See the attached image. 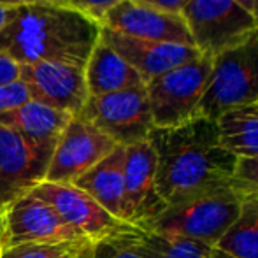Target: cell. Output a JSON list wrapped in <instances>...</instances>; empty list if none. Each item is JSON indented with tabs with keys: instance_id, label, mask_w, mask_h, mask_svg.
Segmentation results:
<instances>
[{
	"instance_id": "cell-1",
	"label": "cell",
	"mask_w": 258,
	"mask_h": 258,
	"mask_svg": "<svg viewBox=\"0 0 258 258\" xmlns=\"http://www.w3.org/2000/svg\"><path fill=\"white\" fill-rule=\"evenodd\" d=\"M156 153V190L167 206L232 181L237 156L220 143L214 119L195 116L148 137Z\"/></svg>"
},
{
	"instance_id": "cell-2",
	"label": "cell",
	"mask_w": 258,
	"mask_h": 258,
	"mask_svg": "<svg viewBox=\"0 0 258 258\" xmlns=\"http://www.w3.org/2000/svg\"><path fill=\"white\" fill-rule=\"evenodd\" d=\"M100 23L79 9L61 4L11 7L0 30V53L20 65L65 61L85 67L100 39Z\"/></svg>"
},
{
	"instance_id": "cell-3",
	"label": "cell",
	"mask_w": 258,
	"mask_h": 258,
	"mask_svg": "<svg viewBox=\"0 0 258 258\" xmlns=\"http://www.w3.org/2000/svg\"><path fill=\"white\" fill-rule=\"evenodd\" d=\"M242 201L244 199L237 194L230 181L184 199L177 204L167 206L144 228V232L194 239L214 248L230 225L237 220Z\"/></svg>"
},
{
	"instance_id": "cell-4",
	"label": "cell",
	"mask_w": 258,
	"mask_h": 258,
	"mask_svg": "<svg viewBox=\"0 0 258 258\" xmlns=\"http://www.w3.org/2000/svg\"><path fill=\"white\" fill-rule=\"evenodd\" d=\"M258 104V34L213 56L197 116L216 121L232 109Z\"/></svg>"
},
{
	"instance_id": "cell-5",
	"label": "cell",
	"mask_w": 258,
	"mask_h": 258,
	"mask_svg": "<svg viewBox=\"0 0 258 258\" xmlns=\"http://www.w3.org/2000/svg\"><path fill=\"white\" fill-rule=\"evenodd\" d=\"M213 56L201 53L197 58L146 83L148 102L155 128H169L197 116L209 81Z\"/></svg>"
},
{
	"instance_id": "cell-6",
	"label": "cell",
	"mask_w": 258,
	"mask_h": 258,
	"mask_svg": "<svg viewBox=\"0 0 258 258\" xmlns=\"http://www.w3.org/2000/svg\"><path fill=\"white\" fill-rule=\"evenodd\" d=\"M194 46L216 56L258 32L255 14L235 0H190L181 11Z\"/></svg>"
},
{
	"instance_id": "cell-7",
	"label": "cell",
	"mask_w": 258,
	"mask_h": 258,
	"mask_svg": "<svg viewBox=\"0 0 258 258\" xmlns=\"http://www.w3.org/2000/svg\"><path fill=\"white\" fill-rule=\"evenodd\" d=\"M78 116L123 148L148 141L155 128L146 85L100 97H88Z\"/></svg>"
},
{
	"instance_id": "cell-8",
	"label": "cell",
	"mask_w": 258,
	"mask_h": 258,
	"mask_svg": "<svg viewBox=\"0 0 258 258\" xmlns=\"http://www.w3.org/2000/svg\"><path fill=\"white\" fill-rule=\"evenodd\" d=\"M32 194L51 204L78 234H81L93 244L109 241V239L128 237L141 232V228L111 214L74 184H58L44 181Z\"/></svg>"
},
{
	"instance_id": "cell-9",
	"label": "cell",
	"mask_w": 258,
	"mask_h": 258,
	"mask_svg": "<svg viewBox=\"0 0 258 258\" xmlns=\"http://www.w3.org/2000/svg\"><path fill=\"white\" fill-rule=\"evenodd\" d=\"M65 241H85V237L78 234L51 204L35 197L32 191L2 209L0 249L32 242Z\"/></svg>"
},
{
	"instance_id": "cell-10",
	"label": "cell",
	"mask_w": 258,
	"mask_h": 258,
	"mask_svg": "<svg viewBox=\"0 0 258 258\" xmlns=\"http://www.w3.org/2000/svg\"><path fill=\"white\" fill-rule=\"evenodd\" d=\"M116 146L118 144L114 141L109 139L92 123L81 116H72L51 155L46 181L72 184L111 151H114Z\"/></svg>"
},
{
	"instance_id": "cell-11",
	"label": "cell",
	"mask_w": 258,
	"mask_h": 258,
	"mask_svg": "<svg viewBox=\"0 0 258 258\" xmlns=\"http://www.w3.org/2000/svg\"><path fill=\"white\" fill-rule=\"evenodd\" d=\"M51 155L0 125V209L44 183Z\"/></svg>"
},
{
	"instance_id": "cell-12",
	"label": "cell",
	"mask_w": 258,
	"mask_h": 258,
	"mask_svg": "<svg viewBox=\"0 0 258 258\" xmlns=\"http://www.w3.org/2000/svg\"><path fill=\"white\" fill-rule=\"evenodd\" d=\"M123 220L144 228L167 207L156 190V153L150 141L125 148Z\"/></svg>"
},
{
	"instance_id": "cell-13",
	"label": "cell",
	"mask_w": 258,
	"mask_h": 258,
	"mask_svg": "<svg viewBox=\"0 0 258 258\" xmlns=\"http://www.w3.org/2000/svg\"><path fill=\"white\" fill-rule=\"evenodd\" d=\"M20 79L27 85L30 99L78 116L90 93L85 67L65 61H37L21 65Z\"/></svg>"
},
{
	"instance_id": "cell-14",
	"label": "cell",
	"mask_w": 258,
	"mask_h": 258,
	"mask_svg": "<svg viewBox=\"0 0 258 258\" xmlns=\"http://www.w3.org/2000/svg\"><path fill=\"white\" fill-rule=\"evenodd\" d=\"M100 27L144 41L194 46L191 35L181 14L163 13L134 0H121L116 4L104 16Z\"/></svg>"
},
{
	"instance_id": "cell-15",
	"label": "cell",
	"mask_w": 258,
	"mask_h": 258,
	"mask_svg": "<svg viewBox=\"0 0 258 258\" xmlns=\"http://www.w3.org/2000/svg\"><path fill=\"white\" fill-rule=\"evenodd\" d=\"M100 39L107 42L126 63L132 65L144 79V83L179 67L181 63H186L201 54V51L194 46L144 41V39L121 35L104 27L100 30Z\"/></svg>"
},
{
	"instance_id": "cell-16",
	"label": "cell",
	"mask_w": 258,
	"mask_h": 258,
	"mask_svg": "<svg viewBox=\"0 0 258 258\" xmlns=\"http://www.w3.org/2000/svg\"><path fill=\"white\" fill-rule=\"evenodd\" d=\"M71 119L72 114L69 112L30 100L16 111L0 116V125L13 128L35 148L53 153Z\"/></svg>"
},
{
	"instance_id": "cell-17",
	"label": "cell",
	"mask_w": 258,
	"mask_h": 258,
	"mask_svg": "<svg viewBox=\"0 0 258 258\" xmlns=\"http://www.w3.org/2000/svg\"><path fill=\"white\" fill-rule=\"evenodd\" d=\"M85 78L90 97H100L146 85L139 72L102 39H99L86 61Z\"/></svg>"
},
{
	"instance_id": "cell-18",
	"label": "cell",
	"mask_w": 258,
	"mask_h": 258,
	"mask_svg": "<svg viewBox=\"0 0 258 258\" xmlns=\"http://www.w3.org/2000/svg\"><path fill=\"white\" fill-rule=\"evenodd\" d=\"M123 165H125V148L116 146L114 151H111L95 167H92L88 172L72 183L119 220H123V190H125Z\"/></svg>"
},
{
	"instance_id": "cell-19",
	"label": "cell",
	"mask_w": 258,
	"mask_h": 258,
	"mask_svg": "<svg viewBox=\"0 0 258 258\" xmlns=\"http://www.w3.org/2000/svg\"><path fill=\"white\" fill-rule=\"evenodd\" d=\"M220 143L237 158L258 156V104L232 109L216 119Z\"/></svg>"
},
{
	"instance_id": "cell-20",
	"label": "cell",
	"mask_w": 258,
	"mask_h": 258,
	"mask_svg": "<svg viewBox=\"0 0 258 258\" xmlns=\"http://www.w3.org/2000/svg\"><path fill=\"white\" fill-rule=\"evenodd\" d=\"M232 258H258V201H242L237 220L214 246Z\"/></svg>"
},
{
	"instance_id": "cell-21",
	"label": "cell",
	"mask_w": 258,
	"mask_h": 258,
	"mask_svg": "<svg viewBox=\"0 0 258 258\" xmlns=\"http://www.w3.org/2000/svg\"><path fill=\"white\" fill-rule=\"evenodd\" d=\"M144 258H211L214 248L204 242L184 237H169L144 232L139 237Z\"/></svg>"
},
{
	"instance_id": "cell-22",
	"label": "cell",
	"mask_w": 258,
	"mask_h": 258,
	"mask_svg": "<svg viewBox=\"0 0 258 258\" xmlns=\"http://www.w3.org/2000/svg\"><path fill=\"white\" fill-rule=\"evenodd\" d=\"M92 248L93 242L86 239L65 242H32L0 249V258H78Z\"/></svg>"
},
{
	"instance_id": "cell-23",
	"label": "cell",
	"mask_w": 258,
	"mask_h": 258,
	"mask_svg": "<svg viewBox=\"0 0 258 258\" xmlns=\"http://www.w3.org/2000/svg\"><path fill=\"white\" fill-rule=\"evenodd\" d=\"M143 230L136 235L109 241L95 242L92 248V258H144L139 248V237Z\"/></svg>"
},
{
	"instance_id": "cell-24",
	"label": "cell",
	"mask_w": 258,
	"mask_h": 258,
	"mask_svg": "<svg viewBox=\"0 0 258 258\" xmlns=\"http://www.w3.org/2000/svg\"><path fill=\"white\" fill-rule=\"evenodd\" d=\"M232 186L242 199L258 201V156L256 158H239L235 167Z\"/></svg>"
},
{
	"instance_id": "cell-25",
	"label": "cell",
	"mask_w": 258,
	"mask_h": 258,
	"mask_svg": "<svg viewBox=\"0 0 258 258\" xmlns=\"http://www.w3.org/2000/svg\"><path fill=\"white\" fill-rule=\"evenodd\" d=\"M30 100V92L21 79L0 85V116L16 111Z\"/></svg>"
},
{
	"instance_id": "cell-26",
	"label": "cell",
	"mask_w": 258,
	"mask_h": 258,
	"mask_svg": "<svg viewBox=\"0 0 258 258\" xmlns=\"http://www.w3.org/2000/svg\"><path fill=\"white\" fill-rule=\"evenodd\" d=\"M72 6L95 20L97 23H102L104 16L121 0H71Z\"/></svg>"
},
{
	"instance_id": "cell-27",
	"label": "cell",
	"mask_w": 258,
	"mask_h": 258,
	"mask_svg": "<svg viewBox=\"0 0 258 258\" xmlns=\"http://www.w3.org/2000/svg\"><path fill=\"white\" fill-rule=\"evenodd\" d=\"M20 72H21V65L16 60L0 53V85H6V83L20 79Z\"/></svg>"
},
{
	"instance_id": "cell-28",
	"label": "cell",
	"mask_w": 258,
	"mask_h": 258,
	"mask_svg": "<svg viewBox=\"0 0 258 258\" xmlns=\"http://www.w3.org/2000/svg\"><path fill=\"white\" fill-rule=\"evenodd\" d=\"M134 2L153 7V9H158V11H163V13L181 14V11L186 7V4L190 2V0H134Z\"/></svg>"
},
{
	"instance_id": "cell-29",
	"label": "cell",
	"mask_w": 258,
	"mask_h": 258,
	"mask_svg": "<svg viewBox=\"0 0 258 258\" xmlns=\"http://www.w3.org/2000/svg\"><path fill=\"white\" fill-rule=\"evenodd\" d=\"M2 6L7 7H16V6H25V4H61V6H72L71 0H0Z\"/></svg>"
},
{
	"instance_id": "cell-30",
	"label": "cell",
	"mask_w": 258,
	"mask_h": 258,
	"mask_svg": "<svg viewBox=\"0 0 258 258\" xmlns=\"http://www.w3.org/2000/svg\"><path fill=\"white\" fill-rule=\"evenodd\" d=\"M9 13H11V7L2 6V4H0V30H2V28L6 27L7 18H9Z\"/></svg>"
},
{
	"instance_id": "cell-31",
	"label": "cell",
	"mask_w": 258,
	"mask_h": 258,
	"mask_svg": "<svg viewBox=\"0 0 258 258\" xmlns=\"http://www.w3.org/2000/svg\"><path fill=\"white\" fill-rule=\"evenodd\" d=\"M237 4H241L244 9H248V11H251L253 13V7H255V0H235Z\"/></svg>"
},
{
	"instance_id": "cell-32",
	"label": "cell",
	"mask_w": 258,
	"mask_h": 258,
	"mask_svg": "<svg viewBox=\"0 0 258 258\" xmlns=\"http://www.w3.org/2000/svg\"><path fill=\"white\" fill-rule=\"evenodd\" d=\"M211 258H232V256L225 255V253L218 251V249H216V248H214V251H213V256H211Z\"/></svg>"
},
{
	"instance_id": "cell-33",
	"label": "cell",
	"mask_w": 258,
	"mask_h": 258,
	"mask_svg": "<svg viewBox=\"0 0 258 258\" xmlns=\"http://www.w3.org/2000/svg\"><path fill=\"white\" fill-rule=\"evenodd\" d=\"M253 14H255V20H256V27H258V0H255V7H253ZM258 34V32H256Z\"/></svg>"
},
{
	"instance_id": "cell-34",
	"label": "cell",
	"mask_w": 258,
	"mask_h": 258,
	"mask_svg": "<svg viewBox=\"0 0 258 258\" xmlns=\"http://www.w3.org/2000/svg\"><path fill=\"white\" fill-rule=\"evenodd\" d=\"M78 258H92V249H90V251H88V253H85V255L78 256Z\"/></svg>"
},
{
	"instance_id": "cell-35",
	"label": "cell",
	"mask_w": 258,
	"mask_h": 258,
	"mask_svg": "<svg viewBox=\"0 0 258 258\" xmlns=\"http://www.w3.org/2000/svg\"><path fill=\"white\" fill-rule=\"evenodd\" d=\"M0 234H2V209H0Z\"/></svg>"
}]
</instances>
